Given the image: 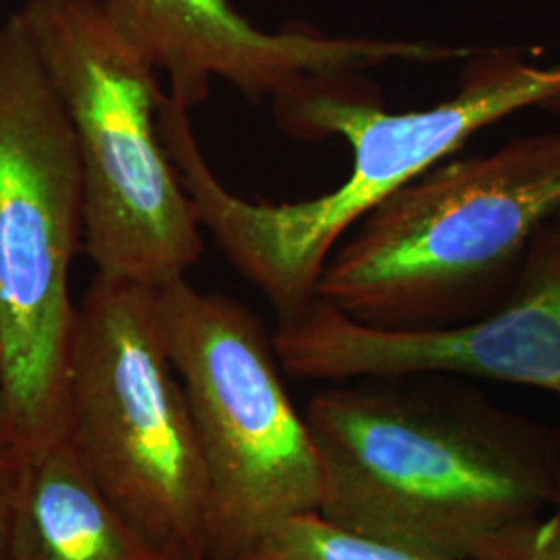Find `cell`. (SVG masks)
I'll return each instance as SVG.
<instances>
[{
  "label": "cell",
  "mask_w": 560,
  "mask_h": 560,
  "mask_svg": "<svg viewBox=\"0 0 560 560\" xmlns=\"http://www.w3.org/2000/svg\"><path fill=\"white\" fill-rule=\"evenodd\" d=\"M0 444H4V441H2V416H0Z\"/></svg>",
  "instance_id": "obj_14"
},
{
  "label": "cell",
  "mask_w": 560,
  "mask_h": 560,
  "mask_svg": "<svg viewBox=\"0 0 560 560\" xmlns=\"http://www.w3.org/2000/svg\"><path fill=\"white\" fill-rule=\"evenodd\" d=\"M270 104L287 136L351 148V173L337 189L284 203L241 198L214 175L189 110L168 94L161 133L201 229L287 322L316 300L330 254L372 208L499 120L527 108L560 115V65H534L517 48H476L453 98L430 108L388 110L361 73L305 78Z\"/></svg>",
  "instance_id": "obj_2"
},
{
  "label": "cell",
  "mask_w": 560,
  "mask_h": 560,
  "mask_svg": "<svg viewBox=\"0 0 560 560\" xmlns=\"http://www.w3.org/2000/svg\"><path fill=\"white\" fill-rule=\"evenodd\" d=\"M108 20L187 110L208 98L212 80L252 101H272L312 75L363 73L388 62L467 59L474 48L436 42L328 36L310 25L264 32L229 0H101Z\"/></svg>",
  "instance_id": "obj_9"
},
{
  "label": "cell",
  "mask_w": 560,
  "mask_h": 560,
  "mask_svg": "<svg viewBox=\"0 0 560 560\" xmlns=\"http://www.w3.org/2000/svg\"><path fill=\"white\" fill-rule=\"evenodd\" d=\"M272 335L282 370L301 381L434 374L560 397V212L541 224L506 298L476 320L386 330L351 320L316 298Z\"/></svg>",
  "instance_id": "obj_8"
},
{
  "label": "cell",
  "mask_w": 560,
  "mask_h": 560,
  "mask_svg": "<svg viewBox=\"0 0 560 560\" xmlns=\"http://www.w3.org/2000/svg\"><path fill=\"white\" fill-rule=\"evenodd\" d=\"M156 303L208 480L206 560H237L284 521L318 513L320 457L254 312L185 277L159 287Z\"/></svg>",
  "instance_id": "obj_7"
},
{
  "label": "cell",
  "mask_w": 560,
  "mask_h": 560,
  "mask_svg": "<svg viewBox=\"0 0 560 560\" xmlns=\"http://www.w3.org/2000/svg\"><path fill=\"white\" fill-rule=\"evenodd\" d=\"M305 420L324 520L448 559H504L560 481L559 428L434 374L332 382Z\"/></svg>",
  "instance_id": "obj_1"
},
{
  "label": "cell",
  "mask_w": 560,
  "mask_h": 560,
  "mask_svg": "<svg viewBox=\"0 0 560 560\" xmlns=\"http://www.w3.org/2000/svg\"><path fill=\"white\" fill-rule=\"evenodd\" d=\"M65 441L168 560H206L208 480L156 289L94 277L80 305Z\"/></svg>",
  "instance_id": "obj_6"
},
{
  "label": "cell",
  "mask_w": 560,
  "mask_h": 560,
  "mask_svg": "<svg viewBox=\"0 0 560 560\" xmlns=\"http://www.w3.org/2000/svg\"><path fill=\"white\" fill-rule=\"evenodd\" d=\"M502 560H560V481L546 515L511 546Z\"/></svg>",
  "instance_id": "obj_12"
},
{
  "label": "cell",
  "mask_w": 560,
  "mask_h": 560,
  "mask_svg": "<svg viewBox=\"0 0 560 560\" xmlns=\"http://www.w3.org/2000/svg\"><path fill=\"white\" fill-rule=\"evenodd\" d=\"M194 560H201V559H194Z\"/></svg>",
  "instance_id": "obj_15"
},
{
  "label": "cell",
  "mask_w": 560,
  "mask_h": 560,
  "mask_svg": "<svg viewBox=\"0 0 560 560\" xmlns=\"http://www.w3.org/2000/svg\"><path fill=\"white\" fill-rule=\"evenodd\" d=\"M557 212L560 129L444 161L349 231L316 298L386 330L476 320L506 298L536 233Z\"/></svg>",
  "instance_id": "obj_3"
},
{
  "label": "cell",
  "mask_w": 560,
  "mask_h": 560,
  "mask_svg": "<svg viewBox=\"0 0 560 560\" xmlns=\"http://www.w3.org/2000/svg\"><path fill=\"white\" fill-rule=\"evenodd\" d=\"M81 237L73 131L15 11L0 25V416L20 453L67 434Z\"/></svg>",
  "instance_id": "obj_4"
},
{
  "label": "cell",
  "mask_w": 560,
  "mask_h": 560,
  "mask_svg": "<svg viewBox=\"0 0 560 560\" xmlns=\"http://www.w3.org/2000/svg\"><path fill=\"white\" fill-rule=\"evenodd\" d=\"M15 560H168L141 536L67 441L21 453Z\"/></svg>",
  "instance_id": "obj_10"
},
{
  "label": "cell",
  "mask_w": 560,
  "mask_h": 560,
  "mask_svg": "<svg viewBox=\"0 0 560 560\" xmlns=\"http://www.w3.org/2000/svg\"><path fill=\"white\" fill-rule=\"evenodd\" d=\"M237 560H457L372 538L307 513L284 521Z\"/></svg>",
  "instance_id": "obj_11"
},
{
  "label": "cell",
  "mask_w": 560,
  "mask_h": 560,
  "mask_svg": "<svg viewBox=\"0 0 560 560\" xmlns=\"http://www.w3.org/2000/svg\"><path fill=\"white\" fill-rule=\"evenodd\" d=\"M21 453L0 444V560H15L13 527L20 488Z\"/></svg>",
  "instance_id": "obj_13"
},
{
  "label": "cell",
  "mask_w": 560,
  "mask_h": 560,
  "mask_svg": "<svg viewBox=\"0 0 560 560\" xmlns=\"http://www.w3.org/2000/svg\"><path fill=\"white\" fill-rule=\"evenodd\" d=\"M18 13L73 131L96 275L150 289L183 279L203 241L162 140L156 67L101 0H27Z\"/></svg>",
  "instance_id": "obj_5"
}]
</instances>
